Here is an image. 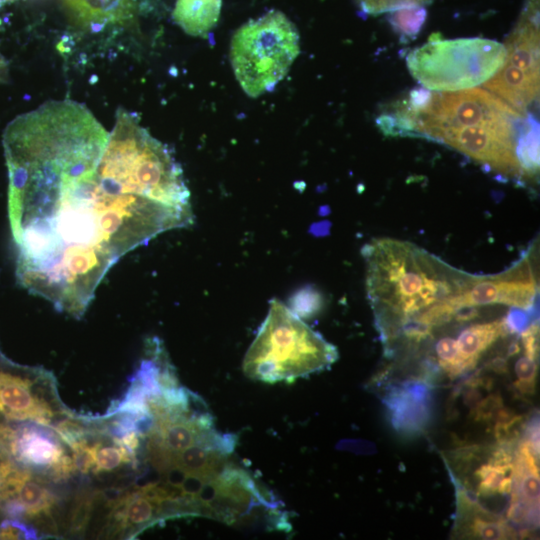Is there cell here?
Segmentation results:
<instances>
[{
  "label": "cell",
  "mask_w": 540,
  "mask_h": 540,
  "mask_svg": "<svg viewBox=\"0 0 540 540\" xmlns=\"http://www.w3.org/2000/svg\"><path fill=\"white\" fill-rule=\"evenodd\" d=\"M507 333L504 319L474 324L465 328L456 340L458 355L465 371L472 369L480 356L498 338Z\"/></svg>",
  "instance_id": "4fadbf2b"
},
{
  "label": "cell",
  "mask_w": 540,
  "mask_h": 540,
  "mask_svg": "<svg viewBox=\"0 0 540 540\" xmlns=\"http://www.w3.org/2000/svg\"><path fill=\"white\" fill-rule=\"evenodd\" d=\"M535 118L480 88L453 92L416 89L377 119L389 135L417 136L445 144L488 170L522 178L518 144Z\"/></svg>",
  "instance_id": "7a4b0ae2"
},
{
  "label": "cell",
  "mask_w": 540,
  "mask_h": 540,
  "mask_svg": "<svg viewBox=\"0 0 540 540\" xmlns=\"http://www.w3.org/2000/svg\"><path fill=\"white\" fill-rule=\"evenodd\" d=\"M533 252L529 249L511 267L501 273L473 275L469 283L446 301L457 311L463 307L503 304L528 310L534 306L538 294V280L534 269Z\"/></svg>",
  "instance_id": "ba28073f"
},
{
  "label": "cell",
  "mask_w": 540,
  "mask_h": 540,
  "mask_svg": "<svg viewBox=\"0 0 540 540\" xmlns=\"http://www.w3.org/2000/svg\"><path fill=\"white\" fill-rule=\"evenodd\" d=\"M393 426L404 433L422 430L429 419V391L420 382L410 381L391 389L384 398Z\"/></svg>",
  "instance_id": "9c48e42d"
},
{
  "label": "cell",
  "mask_w": 540,
  "mask_h": 540,
  "mask_svg": "<svg viewBox=\"0 0 540 540\" xmlns=\"http://www.w3.org/2000/svg\"><path fill=\"white\" fill-rule=\"evenodd\" d=\"M94 447L95 472L112 471L118 468L122 463L132 462L135 457V455L120 444H118V447L101 446L100 444H96Z\"/></svg>",
  "instance_id": "2e32d148"
},
{
  "label": "cell",
  "mask_w": 540,
  "mask_h": 540,
  "mask_svg": "<svg viewBox=\"0 0 540 540\" xmlns=\"http://www.w3.org/2000/svg\"><path fill=\"white\" fill-rule=\"evenodd\" d=\"M337 358L334 345L280 300L272 299L242 366L247 377L275 383L322 371Z\"/></svg>",
  "instance_id": "277c9868"
},
{
  "label": "cell",
  "mask_w": 540,
  "mask_h": 540,
  "mask_svg": "<svg viewBox=\"0 0 540 540\" xmlns=\"http://www.w3.org/2000/svg\"><path fill=\"white\" fill-rule=\"evenodd\" d=\"M15 497H17L16 499L24 507L25 513L28 516H36L49 512L53 504V497L49 491L38 481L32 480L28 471H24Z\"/></svg>",
  "instance_id": "9a60e30c"
},
{
  "label": "cell",
  "mask_w": 540,
  "mask_h": 540,
  "mask_svg": "<svg viewBox=\"0 0 540 540\" xmlns=\"http://www.w3.org/2000/svg\"><path fill=\"white\" fill-rule=\"evenodd\" d=\"M12 1L14 0H0V8H2L5 4ZM7 77H8V67L5 62L4 57L0 54V83L5 82Z\"/></svg>",
  "instance_id": "cb8c5ba5"
},
{
  "label": "cell",
  "mask_w": 540,
  "mask_h": 540,
  "mask_svg": "<svg viewBox=\"0 0 540 540\" xmlns=\"http://www.w3.org/2000/svg\"><path fill=\"white\" fill-rule=\"evenodd\" d=\"M504 44L485 38L444 40L431 35L429 41L408 53L410 74L425 88L453 92L484 84L503 65Z\"/></svg>",
  "instance_id": "8992f818"
},
{
  "label": "cell",
  "mask_w": 540,
  "mask_h": 540,
  "mask_svg": "<svg viewBox=\"0 0 540 540\" xmlns=\"http://www.w3.org/2000/svg\"><path fill=\"white\" fill-rule=\"evenodd\" d=\"M501 68L483 84L522 114L539 98V0H527L504 44Z\"/></svg>",
  "instance_id": "52a82bcc"
},
{
  "label": "cell",
  "mask_w": 540,
  "mask_h": 540,
  "mask_svg": "<svg viewBox=\"0 0 540 540\" xmlns=\"http://www.w3.org/2000/svg\"><path fill=\"white\" fill-rule=\"evenodd\" d=\"M299 33L280 11H269L242 25L233 35L230 61L234 75L250 97L279 83L299 54Z\"/></svg>",
  "instance_id": "5b68a950"
},
{
  "label": "cell",
  "mask_w": 540,
  "mask_h": 540,
  "mask_svg": "<svg viewBox=\"0 0 540 540\" xmlns=\"http://www.w3.org/2000/svg\"><path fill=\"white\" fill-rule=\"evenodd\" d=\"M11 452L24 464L49 467L64 453L52 434L28 427L12 436Z\"/></svg>",
  "instance_id": "7c38bea8"
},
{
  "label": "cell",
  "mask_w": 540,
  "mask_h": 540,
  "mask_svg": "<svg viewBox=\"0 0 540 540\" xmlns=\"http://www.w3.org/2000/svg\"><path fill=\"white\" fill-rule=\"evenodd\" d=\"M0 412L10 419L31 418L42 425H48L52 416L47 403L32 395L28 380L5 372H0Z\"/></svg>",
  "instance_id": "8fae6325"
},
{
  "label": "cell",
  "mask_w": 540,
  "mask_h": 540,
  "mask_svg": "<svg viewBox=\"0 0 540 540\" xmlns=\"http://www.w3.org/2000/svg\"><path fill=\"white\" fill-rule=\"evenodd\" d=\"M74 451V465L79 472L86 474L95 470V447L88 446L83 440L77 441L71 446Z\"/></svg>",
  "instance_id": "44dd1931"
},
{
  "label": "cell",
  "mask_w": 540,
  "mask_h": 540,
  "mask_svg": "<svg viewBox=\"0 0 540 540\" xmlns=\"http://www.w3.org/2000/svg\"><path fill=\"white\" fill-rule=\"evenodd\" d=\"M3 147L17 280L75 318L123 256L194 221L172 150L125 109L107 131L84 104L51 100L13 119Z\"/></svg>",
  "instance_id": "6da1fadb"
},
{
  "label": "cell",
  "mask_w": 540,
  "mask_h": 540,
  "mask_svg": "<svg viewBox=\"0 0 540 540\" xmlns=\"http://www.w3.org/2000/svg\"><path fill=\"white\" fill-rule=\"evenodd\" d=\"M0 538L1 539L35 538V533L33 530L28 529L22 523L6 521L0 527Z\"/></svg>",
  "instance_id": "7402d4cb"
},
{
  "label": "cell",
  "mask_w": 540,
  "mask_h": 540,
  "mask_svg": "<svg viewBox=\"0 0 540 540\" xmlns=\"http://www.w3.org/2000/svg\"><path fill=\"white\" fill-rule=\"evenodd\" d=\"M361 11L368 15H379L403 9L425 8L432 0H356Z\"/></svg>",
  "instance_id": "ac0fdd59"
},
{
  "label": "cell",
  "mask_w": 540,
  "mask_h": 540,
  "mask_svg": "<svg viewBox=\"0 0 540 540\" xmlns=\"http://www.w3.org/2000/svg\"><path fill=\"white\" fill-rule=\"evenodd\" d=\"M436 353L440 366L450 377H456L465 372L458 355L455 339L451 337L441 338L436 344Z\"/></svg>",
  "instance_id": "d6986e66"
},
{
  "label": "cell",
  "mask_w": 540,
  "mask_h": 540,
  "mask_svg": "<svg viewBox=\"0 0 540 540\" xmlns=\"http://www.w3.org/2000/svg\"><path fill=\"white\" fill-rule=\"evenodd\" d=\"M64 6L76 26L99 32L129 22L136 11V0H64Z\"/></svg>",
  "instance_id": "30bf717a"
},
{
  "label": "cell",
  "mask_w": 540,
  "mask_h": 540,
  "mask_svg": "<svg viewBox=\"0 0 540 540\" xmlns=\"http://www.w3.org/2000/svg\"><path fill=\"white\" fill-rule=\"evenodd\" d=\"M222 0H176L174 22L188 35L206 36L216 25Z\"/></svg>",
  "instance_id": "5bb4252c"
},
{
  "label": "cell",
  "mask_w": 540,
  "mask_h": 540,
  "mask_svg": "<svg viewBox=\"0 0 540 540\" xmlns=\"http://www.w3.org/2000/svg\"><path fill=\"white\" fill-rule=\"evenodd\" d=\"M392 26L401 36L414 38L420 31L425 20V8L403 9L393 12Z\"/></svg>",
  "instance_id": "e0dca14e"
},
{
  "label": "cell",
  "mask_w": 540,
  "mask_h": 540,
  "mask_svg": "<svg viewBox=\"0 0 540 540\" xmlns=\"http://www.w3.org/2000/svg\"><path fill=\"white\" fill-rule=\"evenodd\" d=\"M90 507V501L87 499L82 500L77 505L72 517V528L74 530H80L85 526L89 518Z\"/></svg>",
  "instance_id": "603a6c76"
},
{
  "label": "cell",
  "mask_w": 540,
  "mask_h": 540,
  "mask_svg": "<svg viewBox=\"0 0 540 540\" xmlns=\"http://www.w3.org/2000/svg\"><path fill=\"white\" fill-rule=\"evenodd\" d=\"M362 255L367 296L385 340L433 305L456 296L473 277L402 240L374 239Z\"/></svg>",
  "instance_id": "3957f363"
},
{
  "label": "cell",
  "mask_w": 540,
  "mask_h": 540,
  "mask_svg": "<svg viewBox=\"0 0 540 540\" xmlns=\"http://www.w3.org/2000/svg\"><path fill=\"white\" fill-rule=\"evenodd\" d=\"M515 373L518 378L516 387L521 393L532 394L535 391L537 364L526 354L515 364Z\"/></svg>",
  "instance_id": "ffe728a7"
}]
</instances>
